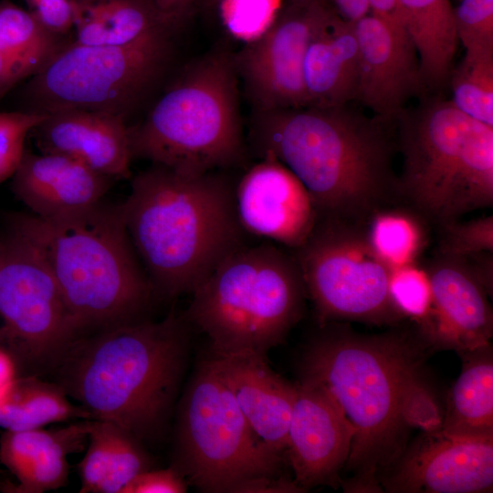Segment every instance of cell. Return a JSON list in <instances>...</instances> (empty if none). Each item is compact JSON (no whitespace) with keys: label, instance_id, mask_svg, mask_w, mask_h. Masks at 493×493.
Listing matches in <instances>:
<instances>
[{"label":"cell","instance_id":"e575fe53","mask_svg":"<svg viewBox=\"0 0 493 493\" xmlns=\"http://www.w3.org/2000/svg\"><path fill=\"white\" fill-rule=\"evenodd\" d=\"M454 21L466 52H493V0H461Z\"/></svg>","mask_w":493,"mask_h":493},{"label":"cell","instance_id":"3957f363","mask_svg":"<svg viewBox=\"0 0 493 493\" xmlns=\"http://www.w3.org/2000/svg\"><path fill=\"white\" fill-rule=\"evenodd\" d=\"M235 188L215 171L188 175L158 164L131 180L119 206L152 287L172 298L193 293L245 246Z\"/></svg>","mask_w":493,"mask_h":493},{"label":"cell","instance_id":"9a60e30c","mask_svg":"<svg viewBox=\"0 0 493 493\" xmlns=\"http://www.w3.org/2000/svg\"><path fill=\"white\" fill-rule=\"evenodd\" d=\"M297 393L288 432L294 483L305 491L320 485L338 488L350 456L354 431L330 393L305 381Z\"/></svg>","mask_w":493,"mask_h":493},{"label":"cell","instance_id":"ac0fdd59","mask_svg":"<svg viewBox=\"0 0 493 493\" xmlns=\"http://www.w3.org/2000/svg\"><path fill=\"white\" fill-rule=\"evenodd\" d=\"M425 269L432 307L420 328L427 341L460 353L489 345L493 334L489 294L464 258L436 253Z\"/></svg>","mask_w":493,"mask_h":493},{"label":"cell","instance_id":"60d3db41","mask_svg":"<svg viewBox=\"0 0 493 493\" xmlns=\"http://www.w3.org/2000/svg\"><path fill=\"white\" fill-rule=\"evenodd\" d=\"M329 2L331 3V10L350 24L354 25L371 14L369 0H327V4Z\"/></svg>","mask_w":493,"mask_h":493},{"label":"cell","instance_id":"277c9868","mask_svg":"<svg viewBox=\"0 0 493 493\" xmlns=\"http://www.w3.org/2000/svg\"><path fill=\"white\" fill-rule=\"evenodd\" d=\"M184 316L131 321L70 344L62 389L94 420L138 441L162 430L182 381L190 335Z\"/></svg>","mask_w":493,"mask_h":493},{"label":"cell","instance_id":"d590c367","mask_svg":"<svg viewBox=\"0 0 493 493\" xmlns=\"http://www.w3.org/2000/svg\"><path fill=\"white\" fill-rule=\"evenodd\" d=\"M47 114L12 110L0 111V183L16 172L25 152V141Z\"/></svg>","mask_w":493,"mask_h":493},{"label":"cell","instance_id":"ab89813d","mask_svg":"<svg viewBox=\"0 0 493 493\" xmlns=\"http://www.w3.org/2000/svg\"><path fill=\"white\" fill-rule=\"evenodd\" d=\"M77 0H38L31 12L50 32L67 36L74 27Z\"/></svg>","mask_w":493,"mask_h":493},{"label":"cell","instance_id":"ee69618b","mask_svg":"<svg viewBox=\"0 0 493 493\" xmlns=\"http://www.w3.org/2000/svg\"><path fill=\"white\" fill-rule=\"evenodd\" d=\"M15 378V365L10 356L0 349V403L12 387Z\"/></svg>","mask_w":493,"mask_h":493},{"label":"cell","instance_id":"4316f807","mask_svg":"<svg viewBox=\"0 0 493 493\" xmlns=\"http://www.w3.org/2000/svg\"><path fill=\"white\" fill-rule=\"evenodd\" d=\"M69 40L47 30L31 11L0 3V47L23 80L39 72Z\"/></svg>","mask_w":493,"mask_h":493},{"label":"cell","instance_id":"f1b7e54d","mask_svg":"<svg viewBox=\"0 0 493 493\" xmlns=\"http://www.w3.org/2000/svg\"><path fill=\"white\" fill-rule=\"evenodd\" d=\"M92 419L53 429L5 431L0 439V461L15 476L32 462L47 454L63 450L80 451L88 441Z\"/></svg>","mask_w":493,"mask_h":493},{"label":"cell","instance_id":"4dcf8cb0","mask_svg":"<svg viewBox=\"0 0 493 493\" xmlns=\"http://www.w3.org/2000/svg\"><path fill=\"white\" fill-rule=\"evenodd\" d=\"M389 288L392 299L403 314L420 327L432 307V289L427 273L416 263L391 269Z\"/></svg>","mask_w":493,"mask_h":493},{"label":"cell","instance_id":"30bf717a","mask_svg":"<svg viewBox=\"0 0 493 493\" xmlns=\"http://www.w3.org/2000/svg\"><path fill=\"white\" fill-rule=\"evenodd\" d=\"M172 28L122 45L69 40L29 79L18 110L51 114L79 110L126 120L164 69Z\"/></svg>","mask_w":493,"mask_h":493},{"label":"cell","instance_id":"8992f818","mask_svg":"<svg viewBox=\"0 0 493 493\" xmlns=\"http://www.w3.org/2000/svg\"><path fill=\"white\" fill-rule=\"evenodd\" d=\"M399 201L436 226L493 205V128L450 100L430 98L397 118Z\"/></svg>","mask_w":493,"mask_h":493},{"label":"cell","instance_id":"d6a6232c","mask_svg":"<svg viewBox=\"0 0 493 493\" xmlns=\"http://www.w3.org/2000/svg\"><path fill=\"white\" fill-rule=\"evenodd\" d=\"M138 442L113 423L110 466L99 493H121L134 477L150 469L149 457Z\"/></svg>","mask_w":493,"mask_h":493},{"label":"cell","instance_id":"52a82bcc","mask_svg":"<svg viewBox=\"0 0 493 493\" xmlns=\"http://www.w3.org/2000/svg\"><path fill=\"white\" fill-rule=\"evenodd\" d=\"M192 294L184 316L212 352L262 355L283 343L307 298L294 255L269 243L236 249Z\"/></svg>","mask_w":493,"mask_h":493},{"label":"cell","instance_id":"83f0119b","mask_svg":"<svg viewBox=\"0 0 493 493\" xmlns=\"http://www.w3.org/2000/svg\"><path fill=\"white\" fill-rule=\"evenodd\" d=\"M427 224L406 205H389L373 212L364 226L371 246L392 269L416 263L428 241Z\"/></svg>","mask_w":493,"mask_h":493},{"label":"cell","instance_id":"7c38bea8","mask_svg":"<svg viewBox=\"0 0 493 493\" xmlns=\"http://www.w3.org/2000/svg\"><path fill=\"white\" fill-rule=\"evenodd\" d=\"M0 337L34 359L59 355L81 325L39 250L10 226L0 240Z\"/></svg>","mask_w":493,"mask_h":493},{"label":"cell","instance_id":"d6986e66","mask_svg":"<svg viewBox=\"0 0 493 493\" xmlns=\"http://www.w3.org/2000/svg\"><path fill=\"white\" fill-rule=\"evenodd\" d=\"M11 189L34 215L54 220L93 208L112 178L79 161L57 153L25 151L14 173Z\"/></svg>","mask_w":493,"mask_h":493},{"label":"cell","instance_id":"4fadbf2b","mask_svg":"<svg viewBox=\"0 0 493 493\" xmlns=\"http://www.w3.org/2000/svg\"><path fill=\"white\" fill-rule=\"evenodd\" d=\"M331 12L320 0L288 1L273 24L234 60L257 111L308 106L304 60L308 46Z\"/></svg>","mask_w":493,"mask_h":493},{"label":"cell","instance_id":"b9f144b4","mask_svg":"<svg viewBox=\"0 0 493 493\" xmlns=\"http://www.w3.org/2000/svg\"><path fill=\"white\" fill-rule=\"evenodd\" d=\"M369 3L371 14L406 30L398 0H369Z\"/></svg>","mask_w":493,"mask_h":493},{"label":"cell","instance_id":"836d02e7","mask_svg":"<svg viewBox=\"0 0 493 493\" xmlns=\"http://www.w3.org/2000/svg\"><path fill=\"white\" fill-rule=\"evenodd\" d=\"M437 253L465 257L482 252L493 253V216L469 221L454 220L439 226Z\"/></svg>","mask_w":493,"mask_h":493},{"label":"cell","instance_id":"ba28073f","mask_svg":"<svg viewBox=\"0 0 493 493\" xmlns=\"http://www.w3.org/2000/svg\"><path fill=\"white\" fill-rule=\"evenodd\" d=\"M235 69L221 54L186 68L145 119L129 128L132 157L188 175L240 163L245 146Z\"/></svg>","mask_w":493,"mask_h":493},{"label":"cell","instance_id":"74e56055","mask_svg":"<svg viewBox=\"0 0 493 493\" xmlns=\"http://www.w3.org/2000/svg\"><path fill=\"white\" fill-rule=\"evenodd\" d=\"M68 454L58 450L32 462L16 475L18 485L9 486L8 491L42 493L64 486L68 475Z\"/></svg>","mask_w":493,"mask_h":493},{"label":"cell","instance_id":"2e32d148","mask_svg":"<svg viewBox=\"0 0 493 493\" xmlns=\"http://www.w3.org/2000/svg\"><path fill=\"white\" fill-rule=\"evenodd\" d=\"M235 188L236 208L246 233L292 249L311 233L319 215L298 177L273 154L259 156Z\"/></svg>","mask_w":493,"mask_h":493},{"label":"cell","instance_id":"bcb514c9","mask_svg":"<svg viewBox=\"0 0 493 493\" xmlns=\"http://www.w3.org/2000/svg\"><path fill=\"white\" fill-rule=\"evenodd\" d=\"M320 1H321V2H323V3H327V0H320Z\"/></svg>","mask_w":493,"mask_h":493},{"label":"cell","instance_id":"f6af8a7d","mask_svg":"<svg viewBox=\"0 0 493 493\" xmlns=\"http://www.w3.org/2000/svg\"><path fill=\"white\" fill-rule=\"evenodd\" d=\"M163 15L177 21L187 10L191 0H152Z\"/></svg>","mask_w":493,"mask_h":493},{"label":"cell","instance_id":"d4e9b609","mask_svg":"<svg viewBox=\"0 0 493 493\" xmlns=\"http://www.w3.org/2000/svg\"><path fill=\"white\" fill-rule=\"evenodd\" d=\"M461 372L447 399L440 429L467 436L493 435V359L490 344L461 353Z\"/></svg>","mask_w":493,"mask_h":493},{"label":"cell","instance_id":"7bdbcfd3","mask_svg":"<svg viewBox=\"0 0 493 493\" xmlns=\"http://www.w3.org/2000/svg\"><path fill=\"white\" fill-rule=\"evenodd\" d=\"M22 80L16 66L0 47V100Z\"/></svg>","mask_w":493,"mask_h":493},{"label":"cell","instance_id":"484cf974","mask_svg":"<svg viewBox=\"0 0 493 493\" xmlns=\"http://www.w3.org/2000/svg\"><path fill=\"white\" fill-rule=\"evenodd\" d=\"M71 419H92L83 407L66 397L61 387L35 378L14 382L0 403V427L5 431L41 428Z\"/></svg>","mask_w":493,"mask_h":493},{"label":"cell","instance_id":"f546056e","mask_svg":"<svg viewBox=\"0 0 493 493\" xmlns=\"http://www.w3.org/2000/svg\"><path fill=\"white\" fill-rule=\"evenodd\" d=\"M449 79L455 107L493 128V52H466Z\"/></svg>","mask_w":493,"mask_h":493},{"label":"cell","instance_id":"6da1fadb","mask_svg":"<svg viewBox=\"0 0 493 493\" xmlns=\"http://www.w3.org/2000/svg\"><path fill=\"white\" fill-rule=\"evenodd\" d=\"M321 327L305 351L301 381L325 389L353 428L346 491L380 492L379 476L404 451L410 430L430 432L442 425L423 378L424 357L404 333Z\"/></svg>","mask_w":493,"mask_h":493},{"label":"cell","instance_id":"44dd1931","mask_svg":"<svg viewBox=\"0 0 493 493\" xmlns=\"http://www.w3.org/2000/svg\"><path fill=\"white\" fill-rule=\"evenodd\" d=\"M115 115L71 110L47 114L33 133L40 152L80 162L112 179L131 176L129 128Z\"/></svg>","mask_w":493,"mask_h":493},{"label":"cell","instance_id":"7402d4cb","mask_svg":"<svg viewBox=\"0 0 493 493\" xmlns=\"http://www.w3.org/2000/svg\"><path fill=\"white\" fill-rule=\"evenodd\" d=\"M359 60L354 25L343 21L331 10L311 38L305 56L303 74L308 106L339 107L356 100Z\"/></svg>","mask_w":493,"mask_h":493},{"label":"cell","instance_id":"7a4b0ae2","mask_svg":"<svg viewBox=\"0 0 493 493\" xmlns=\"http://www.w3.org/2000/svg\"><path fill=\"white\" fill-rule=\"evenodd\" d=\"M390 123L349 104L257 111L251 140L298 177L319 216L365 223L399 203Z\"/></svg>","mask_w":493,"mask_h":493},{"label":"cell","instance_id":"8d00e7d4","mask_svg":"<svg viewBox=\"0 0 493 493\" xmlns=\"http://www.w3.org/2000/svg\"><path fill=\"white\" fill-rule=\"evenodd\" d=\"M113 423L91 420L89 431V446L79 465L80 493H99L107 476L111 451Z\"/></svg>","mask_w":493,"mask_h":493},{"label":"cell","instance_id":"cb8c5ba5","mask_svg":"<svg viewBox=\"0 0 493 493\" xmlns=\"http://www.w3.org/2000/svg\"><path fill=\"white\" fill-rule=\"evenodd\" d=\"M406 31L417 51L424 87L437 89L452 71L457 45L450 0H398Z\"/></svg>","mask_w":493,"mask_h":493},{"label":"cell","instance_id":"9c48e42d","mask_svg":"<svg viewBox=\"0 0 493 493\" xmlns=\"http://www.w3.org/2000/svg\"><path fill=\"white\" fill-rule=\"evenodd\" d=\"M282 454L253 430L210 360L201 361L180 403L174 464L203 492H302L280 477Z\"/></svg>","mask_w":493,"mask_h":493},{"label":"cell","instance_id":"8fae6325","mask_svg":"<svg viewBox=\"0 0 493 493\" xmlns=\"http://www.w3.org/2000/svg\"><path fill=\"white\" fill-rule=\"evenodd\" d=\"M293 255L320 326L333 320L383 325L404 318L390 294L391 268L371 246L364 223L319 216Z\"/></svg>","mask_w":493,"mask_h":493},{"label":"cell","instance_id":"7dc6e473","mask_svg":"<svg viewBox=\"0 0 493 493\" xmlns=\"http://www.w3.org/2000/svg\"><path fill=\"white\" fill-rule=\"evenodd\" d=\"M288 1H299V0H288Z\"/></svg>","mask_w":493,"mask_h":493},{"label":"cell","instance_id":"5bb4252c","mask_svg":"<svg viewBox=\"0 0 493 493\" xmlns=\"http://www.w3.org/2000/svg\"><path fill=\"white\" fill-rule=\"evenodd\" d=\"M379 485L387 492H491L493 435L425 432L381 473Z\"/></svg>","mask_w":493,"mask_h":493},{"label":"cell","instance_id":"5b68a950","mask_svg":"<svg viewBox=\"0 0 493 493\" xmlns=\"http://www.w3.org/2000/svg\"><path fill=\"white\" fill-rule=\"evenodd\" d=\"M10 226L39 250L82 329L134 321L147 305L152 285L137 260L119 205L99 204L54 220L17 214Z\"/></svg>","mask_w":493,"mask_h":493},{"label":"cell","instance_id":"e0dca14e","mask_svg":"<svg viewBox=\"0 0 493 493\" xmlns=\"http://www.w3.org/2000/svg\"><path fill=\"white\" fill-rule=\"evenodd\" d=\"M359 45L356 100L393 122L423 89L420 61L407 31L369 14L354 24Z\"/></svg>","mask_w":493,"mask_h":493},{"label":"cell","instance_id":"603a6c76","mask_svg":"<svg viewBox=\"0 0 493 493\" xmlns=\"http://www.w3.org/2000/svg\"><path fill=\"white\" fill-rule=\"evenodd\" d=\"M174 23L152 0H77L73 40L89 46L122 45Z\"/></svg>","mask_w":493,"mask_h":493},{"label":"cell","instance_id":"f35d334b","mask_svg":"<svg viewBox=\"0 0 493 493\" xmlns=\"http://www.w3.org/2000/svg\"><path fill=\"white\" fill-rule=\"evenodd\" d=\"M187 490L183 476L173 467L146 470L134 477L121 493H184Z\"/></svg>","mask_w":493,"mask_h":493},{"label":"cell","instance_id":"c3c4849f","mask_svg":"<svg viewBox=\"0 0 493 493\" xmlns=\"http://www.w3.org/2000/svg\"><path fill=\"white\" fill-rule=\"evenodd\" d=\"M206 1H209V0H206Z\"/></svg>","mask_w":493,"mask_h":493},{"label":"cell","instance_id":"ffe728a7","mask_svg":"<svg viewBox=\"0 0 493 493\" xmlns=\"http://www.w3.org/2000/svg\"><path fill=\"white\" fill-rule=\"evenodd\" d=\"M208 359L255 433L275 451H286L297 385L274 372L267 355L212 352Z\"/></svg>","mask_w":493,"mask_h":493},{"label":"cell","instance_id":"1f68e13d","mask_svg":"<svg viewBox=\"0 0 493 493\" xmlns=\"http://www.w3.org/2000/svg\"><path fill=\"white\" fill-rule=\"evenodd\" d=\"M281 0H220L224 26L235 38L250 43L273 24Z\"/></svg>","mask_w":493,"mask_h":493}]
</instances>
